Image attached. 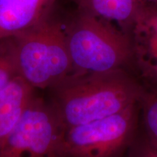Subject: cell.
Segmentation results:
<instances>
[{
	"instance_id": "6da1fadb",
	"label": "cell",
	"mask_w": 157,
	"mask_h": 157,
	"mask_svg": "<svg viewBox=\"0 0 157 157\" xmlns=\"http://www.w3.org/2000/svg\"><path fill=\"white\" fill-rule=\"evenodd\" d=\"M55 87L53 108L66 129L121 112L138 103L144 91L124 69L73 74Z\"/></svg>"
},
{
	"instance_id": "7a4b0ae2",
	"label": "cell",
	"mask_w": 157,
	"mask_h": 157,
	"mask_svg": "<svg viewBox=\"0 0 157 157\" xmlns=\"http://www.w3.org/2000/svg\"><path fill=\"white\" fill-rule=\"evenodd\" d=\"M6 42L17 74L33 88L56 87L74 71L66 30L49 16Z\"/></svg>"
},
{
	"instance_id": "3957f363",
	"label": "cell",
	"mask_w": 157,
	"mask_h": 157,
	"mask_svg": "<svg viewBox=\"0 0 157 157\" xmlns=\"http://www.w3.org/2000/svg\"><path fill=\"white\" fill-rule=\"evenodd\" d=\"M66 34L74 74L124 69L133 60L129 34L105 20L80 11Z\"/></svg>"
},
{
	"instance_id": "277c9868",
	"label": "cell",
	"mask_w": 157,
	"mask_h": 157,
	"mask_svg": "<svg viewBox=\"0 0 157 157\" xmlns=\"http://www.w3.org/2000/svg\"><path fill=\"white\" fill-rule=\"evenodd\" d=\"M139 103L109 117L66 129V157H126L139 131Z\"/></svg>"
},
{
	"instance_id": "5b68a950",
	"label": "cell",
	"mask_w": 157,
	"mask_h": 157,
	"mask_svg": "<svg viewBox=\"0 0 157 157\" xmlns=\"http://www.w3.org/2000/svg\"><path fill=\"white\" fill-rule=\"evenodd\" d=\"M65 131L53 106L34 98L0 147V157H66Z\"/></svg>"
},
{
	"instance_id": "8992f818",
	"label": "cell",
	"mask_w": 157,
	"mask_h": 157,
	"mask_svg": "<svg viewBox=\"0 0 157 157\" xmlns=\"http://www.w3.org/2000/svg\"><path fill=\"white\" fill-rule=\"evenodd\" d=\"M133 60L148 87L157 88V6L141 5L129 31Z\"/></svg>"
},
{
	"instance_id": "52a82bcc",
	"label": "cell",
	"mask_w": 157,
	"mask_h": 157,
	"mask_svg": "<svg viewBox=\"0 0 157 157\" xmlns=\"http://www.w3.org/2000/svg\"><path fill=\"white\" fill-rule=\"evenodd\" d=\"M56 0H0V42L16 36L49 16Z\"/></svg>"
},
{
	"instance_id": "ba28073f",
	"label": "cell",
	"mask_w": 157,
	"mask_h": 157,
	"mask_svg": "<svg viewBox=\"0 0 157 157\" xmlns=\"http://www.w3.org/2000/svg\"><path fill=\"white\" fill-rule=\"evenodd\" d=\"M33 90L30 84L17 76L0 92V147L34 98Z\"/></svg>"
},
{
	"instance_id": "9c48e42d",
	"label": "cell",
	"mask_w": 157,
	"mask_h": 157,
	"mask_svg": "<svg viewBox=\"0 0 157 157\" xmlns=\"http://www.w3.org/2000/svg\"><path fill=\"white\" fill-rule=\"evenodd\" d=\"M83 13L113 23L129 34L141 6L138 0H75Z\"/></svg>"
},
{
	"instance_id": "30bf717a",
	"label": "cell",
	"mask_w": 157,
	"mask_h": 157,
	"mask_svg": "<svg viewBox=\"0 0 157 157\" xmlns=\"http://www.w3.org/2000/svg\"><path fill=\"white\" fill-rule=\"evenodd\" d=\"M139 104L143 132L157 144V88L144 86Z\"/></svg>"
},
{
	"instance_id": "8fae6325",
	"label": "cell",
	"mask_w": 157,
	"mask_h": 157,
	"mask_svg": "<svg viewBox=\"0 0 157 157\" xmlns=\"http://www.w3.org/2000/svg\"><path fill=\"white\" fill-rule=\"evenodd\" d=\"M18 76L14 59L6 40L0 42V92Z\"/></svg>"
},
{
	"instance_id": "7c38bea8",
	"label": "cell",
	"mask_w": 157,
	"mask_h": 157,
	"mask_svg": "<svg viewBox=\"0 0 157 157\" xmlns=\"http://www.w3.org/2000/svg\"><path fill=\"white\" fill-rule=\"evenodd\" d=\"M126 157H157V144L138 131Z\"/></svg>"
},
{
	"instance_id": "4fadbf2b",
	"label": "cell",
	"mask_w": 157,
	"mask_h": 157,
	"mask_svg": "<svg viewBox=\"0 0 157 157\" xmlns=\"http://www.w3.org/2000/svg\"><path fill=\"white\" fill-rule=\"evenodd\" d=\"M138 2H140L141 5L145 3V2H157V0H138Z\"/></svg>"
}]
</instances>
